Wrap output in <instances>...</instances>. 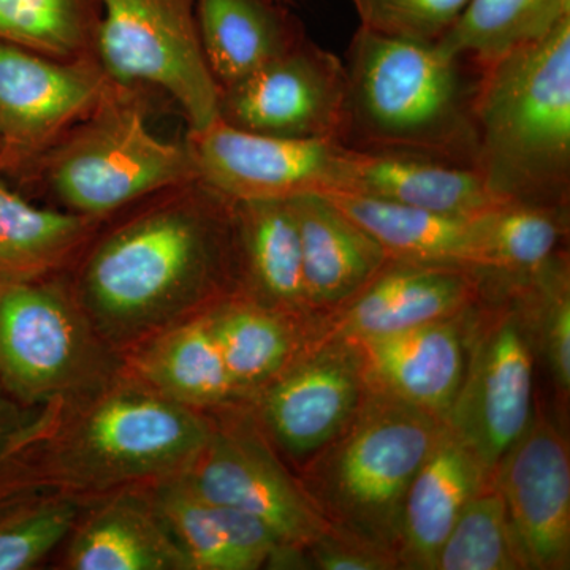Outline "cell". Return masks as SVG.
Masks as SVG:
<instances>
[{"label": "cell", "mask_w": 570, "mask_h": 570, "mask_svg": "<svg viewBox=\"0 0 570 570\" xmlns=\"http://www.w3.org/2000/svg\"><path fill=\"white\" fill-rule=\"evenodd\" d=\"M268 384L262 419L276 444L295 459L313 456L332 442L366 393L354 351L344 341L321 343Z\"/></svg>", "instance_id": "cell-15"}, {"label": "cell", "mask_w": 570, "mask_h": 570, "mask_svg": "<svg viewBox=\"0 0 570 570\" xmlns=\"http://www.w3.org/2000/svg\"><path fill=\"white\" fill-rule=\"evenodd\" d=\"M288 202L298 224L311 309H335L376 275L387 254L326 195H299Z\"/></svg>", "instance_id": "cell-21"}, {"label": "cell", "mask_w": 570, "mask_h": 570, "mask_svg": "<svg viewBox=\"0 0 570 570\" xmlns=\"http://www.w3.org/2000/svg\"><path fill=\"white\" fill-rule=\"evenodd\" d=\"M86 321L59 285L0 283V387L17 403L36 404L85 385L99 358Z\"/></svg>", "instance_id": "cell-8"}, {"label": "cell", "mask_w": 570, "mask_h": 570, "mask_svg": "<svg viewBox=\"0 0 570 570\" xmlns=\"http://www.w3.org/2000/svg\"><path fill=\"white\" fill-rule=\"evenodd\" d=\"M311 568L321 570L400 569L395 554L328 528L305 550Z\"/></svg>", "instance_id": "cell-36"}, {"label": "cell", "mask_w": 570, "mask_h": 570, "mask_svg": "<svg viewBox=\"0 0 570 570\" xmlns=\"http://www.w3.org/2000/svg\"><path fill=\"white\" fill-rule=\"evenodd\" d=\"M239 288L283 314L311 311L302 242L288 200L234 202Z\"/></svg>", "instance_id": "cell-23"}, {"label": "cell", "mask_w": 570, "mask_h": 570, "mask_svg": "<svg viewBox=\"0 0 570 570\" xmlns=\"http://www.w3.org/2000/svg\"><path fill=\"white\" fill-rule=\"evenodd\" d=\"M100 11V0H0V40L52 58H96Z\"/></svg>", "instance_id": "cell-30"}, {"label": "cell", "mask_w": 570, "mask_h": 570, "mask_svg": "<svg viewBox=\"0 0 570 570\" xmlns=\"http://www.w3.org/2000/svg\"><path fill=\"white\" fill-rule=\"evenodd\" d=\"M466 313L401 332L344 341L358 362L367 392L445 420L466 370Z\"/></svg>", "instance_id": "cell-17"}, {"label": "cell", "mask_w": 570, "mask_h": 570, "mask_svg": "<svg viewBox=\"0 0 570 570\" xmlns=\"http://www.w3.org/2000/svg\"><path fill=\"white\" fill-rule=\"evenodd\" d=\"M346 66L303 37L279 58L220 91L219 119L249 132L341 142Z\"/></svg>", "instance_id": "cell-12"}, {"label": "cell", "mask_w": 570, "mask_h": 570, "mask_svg": "<svg viewBox=\"0 0 570 570\" xmlns=\"http://www.w3.org/2000/svg\"><path fill=\"white\" fill-rule=\"evenodd\" d=\"M39 436V425H21L17 401L0 387V461L31 448Z\"/></svg>", "instance_id": "cell-37"}, {"label": "cell", "mask_w": 570, "mask_h": 570, "mask_svg": "<svg viewBox=\"0 0 570 570\" xmlns=\"http://www.w3.org/2000/svg\"><path fill=\"white\" fill-rule=\"evenodd\" d=\"M157 515L194 570H255L265 564L298 562L302 550L288 549L264 521L213 504L181 480L157 494Z\"/></svg>", "instance_id": "cell-19"}, {"label": "cell", "mask_w": 570, "mask_h": 570, "mask_svg": "<svg viewBox=\"0 0 570 570\" xmlns=\"http://www.w3.org/2000/svg\"><path fill=\"white\" fill-rule=\"evenodd\" d=\"M540 305L542 347L551 374L562 395L570 390V283L568 258L557 255L549 265L531 275Z\"/></svg>", "instance_id": "cell-35"}, {"label": "cell", "mask_w": 570, "mask_h": 570, "mask_svg": "<svg viewBox=\"0 0 570 570\" xmlns=\"http://www.w3.org/2000/svg\"><path fill=\"white\" fill-rule=\"evenodd\" d=\"M116 86L96 58H52L0 40V175L31 174Z\"/></svg>", "instance_id": "cell-9"}, {"label": "cell", "mask_w": 570, "mask_h": 570, "mask_svg": "<svg viewBox=\"0 0 570 570\" xmlns=\"http://www.w3.org/2000/svg\"><path fill=\"white\" fill-rule=\"evenodd\" d=\"M141 92L116 86L32 168L66 212L100 220L197 179L186 141L153 132Z\"/></svg>", "instance_id": "cell-5"}, {"label": "cell", "mask_w": 570, "mask_h": 570, "mask_svg": "<svg viewBox=\"0 0 570 570\" xmlns=\"http://www.w3.org/2000/svg\"><path fill=\"white\" fill-rule=\"evenodd\" d=\"M197 20L206 62L220 91L303 39L269 0H197Z\"/></svg>", "instance_id": "cell-24"}, {"label": "cell", "mask_w": 570, "mask_h": 570, "mask_svg": "<svg viewBox=\"0 0 570 570\" xmlns=\"http://www.w3.org/2000/svg\"><path fill=\"white\" fill-rule=\"evenodd\" d=\"M504 501L493 485L475 494L439 550L434 570H521Z\"/></svg>", "instance_id": "cell-32"}, {"label": "cell", "mask_w": 570, "mask_h": 570, "mask_svg": "<svg viewBox=\"0 0 570 570\" xmlns=\"http://www.w3.org/2000/svg\"><path fill=\"white\" fill-rule=\"evenodd\" d=\"M326 197L362 225L393 261L494 272L483 213L453 216L358 194Z\"/></svg>", "instance_id": "cell-20"}, {"label": "cell", "mask_w": 570, "mask_h": 570, "mask_svg": "<svg viewBox=\"0 0 570 570\" xmlns=\"http://www.w3.org/2000/svg\"><path fill=\"white\" fill-rule=\"evenodd\" d=\"M209 434L212 426L193 407L159 392L119 390L94 404L71 431L63 474L92 487L181 472Z\"/></svg>", "instance_id": "cell-7"}, {"label": "cell", "mask_w": 570, "mask_h": 570, "mask_svg": "<svg viewBox=\"0 0 570 570\" xmlns=\"http://www.w3.org/2000/svg\"><path fill=\"white\" fill-rule=\"evenodd\" d=\"M67 564L75 570L190 569L156 509L121 498L82 523Z\"/></svg>", "instance_id": "cell-25"}, {"label": "cell", "mask_w": 570, "mask_h": 570, "mask_svg": "<svg viewBox=\"0 0 570 570\" xmlns=\"http://www.w3.org/2000/svg\"><path fill=\"white\" fill-rule=\"evenodd\" d=\"M474 168L502 202L569 206L570 17L479 70Z\"/></svg>", "instance_id": "cell-3"}, {"label": "cell", "mask_w": 570, "mask_h": 570, "mask_svg": "<svg viewBox=\"0 0 570 570\" xmlns=\"http://www.w3.org/2000/svg\"><path fill=\"white\" fill-rule=\"evenodd\" d=\"M97 224L66 209L32 205L0 175V283L45 279L91 242Z\"/></svg>", "instance_id": "cell-26"}, {"label": "cell", "mask_w": 570, "mask_h": 570, "mask_svg": "<svg viewBox=\"0 0 570 570\" xmlns=\"http://www.w3.org/2000/svg\"><path fill=\"white\" fill-rule=\"evenodd\" d=\"M528 570L570 568V456L561 431L534 414L493 472Z\"/></svg>", "instance_id": "cell-14"}, {"label": "cell", "mask_w": 570, "mask_h": 570, "mask_svg": "<svg viewBox=\"0 0 570 570\" xmlns=\"http://www.w3.org/2000/svg\"><path fill=\"white\" fill-rule=\"evenodd\" d=\"M69 499L33 498L24 491L0 501V570H28L48 557L77 523Z\"/></svg>", "instance_id": "cell-33"}, {"label": "cell", "mask_w": 570, "mask_h": 570, "mask_svg": "<svg viewBox=\"0 0 570 570\" xmlns=\"http://www.w3.org/2000/svg\"><path fill=\"white\" fill-rule=\"evenodd\" d=\"M493 475L448 423L412 479L401 512L400 569L434 570L450 530Z\"/></svg>", "instance_id": "cell-18"}, {"label": "cell", "mask_w": 570, "mask_h": 570, "mask_svg": "<svg viewBox=\"0 0 570 570\" xmlns=\"http://www.w3.org/2000/svg\"><path fill=\"white\" fill-rule=\"evenodd\" d=\"M444 425L366 390L354 417L311 456L299 487L328 528L396 557L409 485Z\"/></svg>", "instance_id": "cell-4"}, {"label": "cell", "mask_w": 570, "mask_h": 570, "mask_svg": "<svg viewBox=\"0 0 570 570\" xmlns=\"http://www.w3.org/2000/svg\"><path fill=\"white\" fill-rule=\"evenodd\" d=\"M179 480L205 501L257 517L288 549L306 550L328 530L298 480L246 428H212Z\"/></svg>", "instance_id": "cell-13"}, {"label": "cell", "mask_w": 570, "mask_h": 570, "mask_svg": "<svg viewBox=\"0 0 570 570\" xmlns=\"http://www.w3.org/2000/svg\"><path fill=\"white\" fill-rule=\"evenodd\" d=\"M344 193L453 216H478L508 204L491 193L475 168L352 148Z\"/></svg>", "instance_id": "cell-22"}, {"label": "cell", "mask_w": 570, "mask_h": 570, "mask_svg": "<svg viewBox=\"0 0 570 570\" xmlns=\"http://www.w3.org/2000/svg\"><path fill=\"white\" fill-rule=\"evenodd\" d=\"M360 28L420 41H438L469 0H351Z\"/></svg>", "instance_id": "cell-34"}, {"label": "cell", "mask_w": 570, "mask_h": 570, "mask_svg": "<svg viewBox=\"0 0 570 570\" xmlns=\"http://www.w3.org/2000/svg\"><path fill=\"white\" fill-rule=\"evenodd\" d=\"M569 206L508 202L483 213L494 273L530 276L557 257L568 234Z\"/></svg>", "instance_id": "cell-31"}, {"label": "cell", "mask_w": 570, "mask_h": 570, "mask_svg": "<svg viewBox=\"0 0 570 570\" xmlns=\"http://www.w3.org/2000/svg\"><path fill=\"white\" fill-rule=\"evenodd\" d=\"M566 17L570 0H469L438 45L480 70L542 39Z\"/></svg>", "instance_id": "cell-28"}, {"label": "cell", "mask_w": 570, "mask_h": 570, "mask_svg": "<svg viewBox=\"0 0 570 570\" xmlns=\"http://www.w3.org/2000/svg\"><path fill=\"white\" fill-rule=\"evenodd\" d=\"M100 10L94 56L116 85L167 94L189 132L219 119L220 89L202 47L197 0H100Z\"/></svg>", "instance_id": "cell-6"}, {"label": "cell", "mask_w": 570, "mask_h": 570, "mask_svg": "<svg viewBox=\"0 0 570 570\" xmlns=\"http://www.w3.org/2000/svg\"><path fill=\"white\" fill-rule=\"evenodd\" d=\"M89 247L75 299L116 341L239 291L234 202L200 179L135 204Z\"/></svg>", "instance_id": "cell-1"}, {"label": "cell", "mask_w": 570, "mask_h": 570, "mask_svg": "<svg viewBox=\"0 0 570 570\" xmlns=\"http://www.w3.org/2000/svg\"><path fill=\"white\" fill-rule=\"evenodd\" d=\"M483 321L468 344L463 382L445 423L493 475L534 415V355L520 307L505 306Z\"/></svg>", "instance_id": "cell-11"}, {"label": "cell", "mask_w": 570, "mask_h": 570, "mask_svg": "<svg viewBox=\"0 0 570 570\" xmlns=\"http://www.w3.org/2000/svg\"><path fill=\"white\" fill-rule=\"evenodd\" d=\"M197 179L228 200H292L347 189L351 148L335 140L284 138L217 119L187 134Z\"/></svg>", "instance_id": "cell-10"}, {"label": "cell", "mask_w": 570, "mask_h": 570, "mask_svg": "<svg viewBox=\"0 0 570 570\" xmlns=\"http://www.w3.org/2000/svg\"><path fill=\"white\" fill-rule=\"evenodd\" d=\"M489 273L389 258L355 295L335 307V324L324 343L389 335L460 316L475 305Z\"/></svg>", "instance_id": "cell-16"}, {"label": "cell", "mask_w": 570, "mask_h": 570, "mask_svg": "<svg viewBox=\"0 0 570 570\" xmlns=\"http://www.w3.org/2000/svg\"><path fill=\"white\" fill-rule=\"evenodd\" d=\"M471 62L439 47L358 28L346 66L341 142L366 153L409 154L474 168Z\"/></svg>", "instance_id": "cell-2"}, {"label": "cell", "mask_w": 570, "mask_h": 570, "mask_svg": "<svg viewBox=\"0 0 570 570\" xmlns=\"http://www.w3.org/2000/svg\"><path fill=\"white\" fill-rule=\"evenodd\" d=\"M206 317L238 393L268 384L294 355L284 314L253 298L228 299Z\"/></svg>", "instance_id": "cell-29"}, {"label": "cell", "mask_w": 570, "mask_h": 570, "mask_svg": "<svg viewBox=\"0 0 570 570\" xmlns=\"http://www.w3.org/2000/svg\"><path fill=\"white\" fill-rule=\"evenodd\" d=\"M140 367L156 392L187 407L217 406L238 395L206 314L154 341Z\"/></svg>", "instance_id": "cell-27"}]
</instances>
